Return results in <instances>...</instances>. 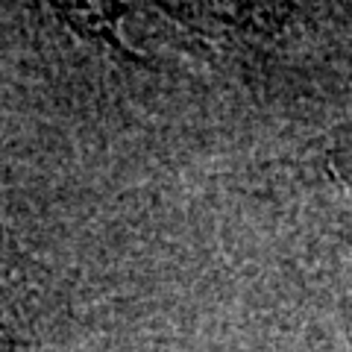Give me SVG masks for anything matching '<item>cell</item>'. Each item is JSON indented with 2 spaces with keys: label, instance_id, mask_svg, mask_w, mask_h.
<instances>
[{
  "label": "cell",
  "instance_id": "cell-1",
  "mask_svg": "<svg viewBox=\"0 0 352 352\" xmlns=\"http://www.w3.org/2000/svg\"><path fill=\"white\" fill-rule=\"evenodd\" d=\"M344 153H346V159L352 162V132L346 135V144H344Z\"/></svg>",
  "mask_w": 352,
  "mask_h": 352
}]
</instances>
